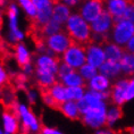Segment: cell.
<instances>
[{
    "instance_id": "cell-1",
    "label": "cell",
    "mask_w": 134,
    "mask_h": 134,
    "mask_svg": "<svg viewBox=\"0 0 134 134\" xmlns=\"http://www.w3.org/2000/svg\"><path fill=\"white\" fill-rule=\"evenodd\" d=\"M65 31L74 42L84 46H89L91 43V26L89 25L88 21L82 17L81 14H73L69 16L66 22Z\"/></svg>"
},
{
    "instance_id": "cell-2",
    "label": "cell",
    "mask_w": 134,
    "mask_h": 134,
    "mask_svg": "<svg viewBox=\"0 0 134 134\" xmlns=\"http://www.w3.org/2000/svg\"><path fill=\"white\" fill-rule=\"evenodd\" d=\"M106 109L107 106L105 101H101L98 105L91 107L85 114L81 116V122L83 125L91 129H100L106 126Z\"/></svg>"
},
{
    "instance_id": "cell-3",
    "label": "cell",
    "mask_w": 134,
    "mask_h": 134,
    "mask_svg": "<svg viewBox=\"0 0 134 134\" xmlns=\"http://www.w3.org/2000/svg\"><path fill=\"white\" fill-rule=\"evenodd\" d=\"M134 35V23L126 18L114 22L111 30V40L117 44L124 47Z\"/></svg>"
},
{
    "instance_id": "cell-4",
    "label": "cell",
    "mask_w": 134,
    "mask_h": 134,
    "mask_svg": "<svg viewBox=\"0 0 134 134\" xmlns=\"http://www.w3.org/2000/svg\"><path fill=\"white\" fill-rule=\"evenodd\" d=\"M62 59L73 68H80L86 62V46L73 42L71 47L63 53Z\"/></svg>"
},
{
    "instance_id": "cell-5",
    "label": "cell",
    "mask_w": 134,
    "mask_h": 134,
    "mask_svg": "<svg viewBox=\"0 0 134 134\" xmlns=\"http://www.w3.org/2000/svg\"><path fill=\"white\" fill-rule=\"evenodd\" d=\"M74 42L72 38L67 34L66 31H59L52 35H49L47 38V46L50 50H52L56 55H63L67 49L71 47V44Z\"/></svg>"
},
{
    "instance_id": "cell-6",
    "label": "cell",
    "mask_w": 134,
    "mask_h": 134,
    "mask_svg": "<svg viewBox=\"0 0 134 134\" xmlns=\"http://www.w3.org/2000/svg\"><path fill=\"white\" fill-rule=\"evenodd\" d=\"M105 0H85L80 9V14L85 21L93 22L105 10Z\"/></svg>"
},
{
    "instance_id": "cell-7",
    "label": "cell",
    "mask_w": 134,
    "mask_h": 134,
    "mask_svg": "<svg viewBox=\"0 0 134 134\" xmlns=\"http://www.w3.org/2000/svg\"><path fill=\"white\" fill-rule=\"evenodd\" d=\"M21 111V130L22 133H31V132H40V123L36 116L24 105H19Z\"/></svg>"
},
{
    "instance_id": "cell-8",
    "label": "cell",
    "mask_w": 134,
    "mask_h": 134,
    "mask_svg": "<svg viewBox=\"0 0 134 134\" xmlns=\"http://www.w3.org/2000/svg\"><path fill=\"white\" fill-rule=\"evenodd\" d=\"M114 25V17L108 10H103L102 14L91 22V30L96 33H109Z\"/></svg>"
},
{
    "instance_id": "cell-9",
    "label": "cell",
    "mask_w": 134,
    "mask_h": 134,
    "mask_svg": "<svg viewBox=\"0 0 134 134\" xmlns=\"http://www.w3.org/2000/svg\"><path fill=\"white\" fill-rule=\"evenodd\" d=\"M86 62L97 68L101 66L106 62V55L102 46L96 43H90L89 46H86Z\"/></svg>"
},
{
    "instance_id": "cell-10",
    "label": "cell",
    "mask_w": 134,
    "mask_h": 134,
    "mask_svg": "<svg viewBox=\"0 0 134 134\" xmlns=\"http://www.w3.org/2000/svg\"><path fill=\"white\" fill-rule=\"evenodd\" d=\"M129 82H130L129 79H123L117 81L111 86V90H110V101L114 105L122 106L126 101V90H127Z\"/></svg>"
},
{
    "instance_id": "cell-11",
    "label": "cell",
    "mask_w": 134,
    "mask_h": 134,
    "mask_svg": "<svg viewBox=\"0 0 134 134\" xmlns=\"http://www.w3.org/2000/svg\"><path fill=\"white\" fill-rule=\"evenodd\" d=\"M60 63H62L60 56H49V55H46V53H41L36 58L35 67L48 71L50 73H52V74H57Z\"/></svg>"
},
{
    "instance_id": "cell-12",
    "label": "cell",
    "mask_w": 134,
    "mask_h": 134,
    "mask_svg": "<svg viewBox=\"0 0 134 134\" xmlns=\"http://www.w3.org/2000/svg\"><path fill=\"white\" fill-rule=\"evenodd\" d=\"M108 10L114 17V22L124 18V14L129 5V0H105Z\"/></svg>"
},
{
    "instance_id": "cell-13",
    "label": "cell",
    "mask_w": 134,
    "mask_h": 134,
    "mask_svg": "<svg viewBox=\"0 0 134 134\" xmlns=\"http://www.w3.org/2000/svg\"><path fill=\"white\" fill-rule=\"evenodd\" d=\"M35 69V86L39 88V86H52L55 83L58 81V79L55 76V74L50 73L48 71H44L42 68H39V67H34Z\"/></svg>"
},
{
    "instance_id": "cell-14",
    "label": "cell",
    "mask_w": 134,
    "mask_h": 134,
    "mask_svg": "<svg viewBox=\"0 0 134 134\" xmlns=\"http://www.w3.org/2000/svg\"><path fill=\"white\" fill-rule=\"evenodd\" d=\"M65 117L71 120H81V113L79 110L77 103L74 102V100H67L63 102L59 107V110Z\"/></svg>"
},
{
    "instance_id": "cell-15",
    "label": "cell",
    "mask_w": 134,
    "mask_h": 134,
    "mask_svg": "<svg viewBox=\"0 0 134 134\" xmlns=\"http://www.w3.org/2000/svg\"><path fill=\"white\" fill-rule=\"evenodd\" d=\"M105 55H106V59L107 60H113V62H120L122 57L125 52V50L122 46L117 44L115 42H107L105 46Z\"/></svg>"
},
{
    "instance_id": "cell-16",
    "label": "cell",
    "mask_w": 134,
    "mask_h": 134,
    "mask_svg": "<svg viewBox=\"0 0 134 134\" xmlns=\"http://www.w3.org/2000/svg\"><path fill=\"white\" fill-rule=\"evenodd\" d=\"M100 74L107 76L108 79H116L122 72V66L119 62H113V60H107L99 67Z\"/></svg>"
},
{
    "instance_id": "cell-17",
    "label": "cell",
    "mask_w": 134,
    "mask_h": 134,
    "mask_svg": "<svg viewBox=\"0 0 134 134\" xmlns=\"http://www.w3.org/2000/svg\"><path fill=\"white\" fill-rule=\"evenodd\" d=\"M71 16V10L68 6L63 2H57L52 5V18L60 24H65L68 17Z\"/></svg>"
},
{
    "instance_id": "cell-18",
    "label": "cell",
    "mask_w": 134,
    "mask_h": 134,
    "mask_svg": "<svg viewBox=\"0 0 134 134\" xmlns=\"http://www.w3.org/2000/svg\"><path fill=\"white\" fill-rule=\"evenodd\" d=\"M13 47H14L15 59L21 68L31 63V55L27 51V49L25 48V46H23L22 43H14Z\"/></svg>"
},
{
    "instance_id": "cell-19",
    "label": "cell",
    "mask_w": 134,
    "mask_h": 134,
    "mask_svg": "<svg viewBox=\"0 0 134 134\" xmlns=\"http://www.w3.org/2000/svg\"><path fill=\"white\" fill-rule=\"evenodd\" d=\"M36 89L39 90L40 97H41L42 101L44 102V105H47L48 107H50V108H52V109H55L58 111L62 103H59L55 99V97L52 96L51 91H50V88H48V86H39V88H36Z\"/></svg>"
},
{
    "instance_id": "cell-20",
    "label": "cell",
    "mask_w": 134,
    "mask_h": 134,
    "mask_svg": "<svg viewBox=\"0 0 134 134\" xmlns=\"http://www.w3.org/2000/svg\"><path fill=\"white\" fill-rule=\"evenodd\" d=\"M66 86H85L88 88V84H86V81L83 79V76L77 73L74 69L73 72H71L69 74H67L65 77L60 80Z\"/></svg>"
},
{
    "instance_id": "cell-21",
    "label": "cell",
    "mask_w": 134,
    "mask_h": 134,
    "mask_svg": "<svg viewBox=\"0 0 134 134\" xmlns=\"http://www.w3.org/2000/svg\"><path fill=\"white\" fill-rule=\"evenodd\" d=\"M89 86H90V89L94 90V91H106V90L109 89L110 82L107 76L100 74V75H96L94 77H92L90 80Z\"/></svg>"
},
{
    "instance_id": "cell-22",
    "label": "cell",
    "mask_w": 134,
    "mask_h": 134,
    "mask_svg": "<svg viewBox=\"0 0 134 134\" xmlns=\"http://www.w3.org/2000/svg\"><path fill=\"white\" fill-rule=\"evenodd\" d=\"M50 91H51L52 96L59 103H63L68 100L67 98V88L62 81H57L52 86H50Z\"/></svg>"
},
{
    "instance_id": "cell-23",
    "label": "cell",
    "mask_w": 134,
    "mask_h": 134,
    "mask_svg": "<svg viewBox=\"0 0 134 134\" xmlns=\"http://www.w3.org/2000/svg\"><path fill=\"white\" fill-rule=\"evenodd\" d=\"M124 116L122 106L119 105H114L113 107H110L109 110L106 114V126L111 127L117 120L120 119Z\"/></svg>"
},
{
    "instance_id": "cell-24",
    "label": "cell",
    "mask_w": 134,
    "mask_h": 134,
    "mask_svg": "<svg viewBox=\"0 0 134 134\" xmlns=\"http://www.w3.org/2000/svg\"><path fill=\"white\" fill-rule=\"evenodd\" d=\"M119 63L120 66H122V71L126 75L129 76L134 75V53L125 51Z\"/></svg>"
},
{
    "instance_id": "cell-25",
    "label": "cell",
    "mask_w": 134,
    "mask_h": 134,
    "mask_svg": "<svg viewBox=\"0 0 134 134\" xmlns=\"http://www.w3.org/2000/svg\"><path fill=\"white\" fill-rule=\"evenodd\" d=\"M62 26H63V24H60V23L55 21L53 18H51L48 23H46V24L41 27V32L46 38H48L49 35H52L57 32L62 31Z\"/></svg>"
},
{
    "instance_id": "cell-26",
    "label": "cell",
    "mask_w": 134,
    "mask_h": 134,
    "mask_svg": "<svg viewBox=\"0 0 134 134\" xmlns=\"http://www.w3.org/2000/svg\"><path fill=\"white\" fill-rule=\"evenodd\" d=\"M18 4L21 5V7L24 9V12L27 15L29 21L30 19H34L38 14V8L34 5V2L32 0H18Z\"/></svg>"
},
{
    "instance_id": "cell-27",
    "label": "cell",
    "mask_w": 134,
    "mask_h": 134,
    "mask_svg": "<svg viewBox=\"0 0 134 134\" xmlns=\"http://www.w3.org/2000/svg\"><path fill=\"white\" fill-rule=\"evenodd\" d=\"M7 14L8 18H9V26H10V32H15V31H18V26H17V15H18V10H17V7L12 4L8 6L7 8Z\"/></svg>"
},
{
    "instance_id": "cell-28",
    "label": "cell",
    "mask_w": 134,
    "mask_h": 134,
    "mask_svg": "<svg viewBox=\"0 0 134 134\" xmlns=\"http://www.w3.org/2000/svg\"><path fill=\"white\" fill-rule=\"evenodd\" d=\"M85 86H67V98L77 101L85 96Z\"/></svg>"
},
{
    "instance_id": "cell-29",
    "label": "cell",
    "mask_w": 134,
    "mask_h": 134,
    "mask_svg": "<svg viewBox=\"0 0 134 134\" xmlns=\"http://www.w3.org/2000/svg\"><path fill=\"white\" fill-rule=\"evenodd\" d=\"M80 74L83 76L85 81H90L92 77L97 75V67L92 66L91 64H84L83 66L80 67Z\"/></svg>"
},
{
    "instance_id": "cell-30",
    "label": "cell",
    "mask_w": 134,
    "mask_h": 134,
    "mask_svg": "<svg viewBox=\"0 0 134 134\" xmlns=\"http://www.w3.org/2000/svg\"><path fill=\"white\" fill-rule=\"evenodd\" d=\"M75 68H73L72 66H69L68 64H66L65 62L60 63L59 67H58V72H57V75H58V80L60 81L62 79H64L67 74H69L71 72H73Z\"/></svg>"
},
{
    "instance_id": "cell-31",
    "label": "cell",
    "mask_w": 134,
    "mask_h": 134,
    "mask_svg": "<svg viewBox=\"0 0 134 134\" xmlns=\"http://www.w3.org/2000/svg\"><path fill=\"white\" fill-rule=\"evenodd\" d=\"M124 18L134 23V1L132 0H129V5H127L125 14H124Z\"/></svg>"
},
{
    "instance_id": "cell-32",
    "label": "cell",
    "mask_w": 134,
    "mask_h": 134,
    "mask_svg": "<svg viewBox=\"0 0 134 134\" xmlns=\"http://www.w3.org/2000/svg\"><path fill=\"white\" fill-rule=\"evenodd\" d=\"M32 1L34 2V5L36 6L38 10H43V9L52 8L51 0H32Z\"/></svg>"
},
{
    "instance_id": "cell-33",
    "label": "cell",
    "mask_w": 134,
    "mask_h": 134,
    "mask_svg": "<svg viewBox=\"0 0 134 134\" xmlns=\"http://www.w3.org/2000/svg\"><path fill=\"white\" fill-rule=\"evenodd\" d=\"M77 107H79V110H80V113H81V115L85 114L90 108H91V107H90V105H89V102L85 100L84 97H83L82 99L77 100Z\"/></svg>"
},
{
    "instance_id": "cell-34",
    "label": "cell",
    "mask_w": 134,
    "mask_h": 134,
    "mask_svg": "<svg viewBox=\"0 0 134 134\" xmlns=\"http://www.w3.org/2000/svg\"><path fill=\"white\" fill-rule=\"evenodd\" d=\"M134 98V77L130 80L129 85L126 90V101H130L131 99Z\"/></svg>"
},
{
    "instance_id": "cell-35",
    "label": "cell",
    "mask_w": 134,
    "mask_h": 134,
    "mask_svg": "<svg viewBox=\"0 0 134 134\" xmlns=\"http://www.w3.org/2000/svg\"><path fill=\"white\" fill-rule=\"evenodd\" d=\"M9 82V75L6 73V71L2 67H0V88L4 86L5 84H7Z\"/></svg>"
},
{
    "instance_id": "cell-36",
    "label": "cell",
    "mask_w": 134,
    "mask_h": 134,
    "mask_svg": "<svg viewBox=\"0 0 134 134\" xmlns=\"http://www.w3.org/2000/svg\"><path fill=\"white\" fill-rule=\"evenodd\" d=\"M124 50L127 52H131V53H134V35L131 38L129 41L126 42V44L123 47Z\"/></svg>"
},
{
    "instance_id": "cell-37",
    "label": "cell",
    "mask_w": 134,
    "mask_h": 134,
    "mask_svg": "<svg viewBox=\"0 0 134 134\" xmlns=\"http://www.w3.org/2000/svg\"><path fill=\"white\" fill-rule=\"evenodd\" d=\"M39 133H44V134H59L60 131L58 130H55V129H51V127H47L44 125L41 126V130H40Z\"/></svg>"
},
{
    "instance_id": "cell-38",
    "label": "cell",
    "mask_w": 134,
    "mask_h": 134,
    "mask_svg": "<svg viewBox=\"0 0 134 134\" xmlns=\"http://www.w3.org/2000/svg\"><path fill=\"white\" fill-rule=\"evenodd\" d=\"M25 92H26V94H27L30 103H31V105H34L35 103V92L33 91V90H30V89H27Z\"/></svg>"
},
{
    "instance_id": "cell-39",
    "label": "cell",
    "mask_w": 134,
    "mask_h": 134,
    "mask_svg": "<svg viewBox=\"0 0 134 134\" xmlns=\"http://www.w3.org/2000/svg\"><path fill=\"white\" fill-rule=\"evenodd\" d=\"M59 2H63V4H66L67 6H75L79 1L81 0H58Z\"/></svg>"
},
{
    "instance_id": "cell-40",
    "label": "cell",
    "mask_w": 134,
    "mask_h": 134,
    "mask_svg": "<svg viewBox=\"0 0 134 134\" xmlns=\"http://www.w3.org/2000/svg\"><path fill=\"white\" fill-rule=\"evenodd\" d=\"M125 132L134 134V126H132V127H126V129H125Z\"/></svg>"
},
{
    "instance_id": "cell-41",
    "label": "cell",
    "mask_w": 134,
    "mask_h": 134,
    "mask_svg": "<svg viewBox=\"0 0 134 134\" xmlns=\"http://www.w3.org/2000/svg\"><path fill=\"white\" fill-rule=\"evenodd\" d=\"M6 1H7V0H0V6H5Z\"/></svg>"
},
{
    "instance_id": "cell-42",
    "label": "cell",
    "mask_w": 134,
    "mask_h": 134,
    "mask_svg": "<svg viewBox=\"0 0 134 134\" xmlns=\"http://www.w3.org/2000/svg\"><path fill=\"white\" fill-rule=\"evenodd\" d=\"M1 132H2V131H1V130H0V133H1Z\"/></svg>"
},
{
    "instance_id": "cell-43",
    "label": "cell",
    "mask_w": 134,
    "mask_h": 134,
    "mask_svg": "<svg viewBox=\"0 0 134 134\" xmlns=\"http://www.w3.org/2000/svg\"><path fill=\"white\" fill-rule=\"evenodd\" d=\"M82 1H85V0H82Z\"/></svg>"
},
{
    "instance_id": "cell-44",
    "label": "cell",
    "mask_w": 134,
    "mask_h": 134,
    "mask_svg": "<svg viewBox=\"0 0 134 134\" xmlns=\"http://www.w3.org/2000/svg\"><path fill=\"white\" fill-rule=\"evenodd\" d=\"M132 1H134V0H132Z\"/></svg>"
}]
</instances>
